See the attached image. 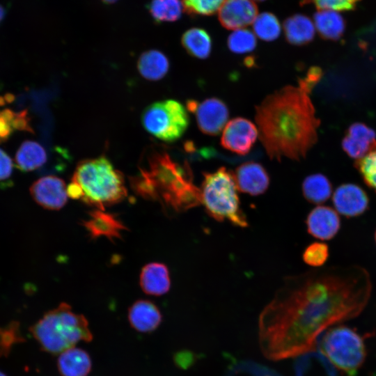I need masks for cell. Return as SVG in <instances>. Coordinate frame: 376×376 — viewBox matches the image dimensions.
I'll return each instance as SVG.
<instances>
[{
    "mask_svg": "<svg viewBox=\"0 0 376 376\" xmlns=\"http://www.w3.org/2000/svg\"><path fill=\"white\" fill-rule=\"evenodd\" d=\"M283 30L288 42L294 45H303L313 40L316 29L309 17L296 14L284 22Z\"/></svg>",
    "mask_w": 376,
    "mask_h": 376,
    "instance_id": "7402d4cb",
    "label": "cell"
},
{
    "mask_svg": "<svg viewBox=\"0 0 376 376\" xmlns=\"http://www.w3.org/2000/svg\"><path fill=\"white\" fill-rule=\"evenodd\" d=\"M181 42L187 52L200 59L208 58L212 51V39L209 33L201 28H191L186 31Z\"/></svg>",
    "mask_w": 376,
    "mask_h": 376,
    "instance_id": "484cf974",
    "label": "cell"
},
{
    "mask_svg": "<svg viewBox=\"0 0 376 376\" xmlns=\"http://www.w3.org/2000/svg\"><path fill=\"white\" fill-rule=\"evenodd\" d=\"M259 138L270 159L304 158L318 139L320 120L309 93L286 86L267 96L256 107Z\"/></svg>",
    "mask_w": 376,
    "mask_h": 376,
    "instance_id": "7a4b0ae2",
    "label": "cell"
},
{
    "mask_svg": "<svg viewBox=\"0 0 376 376\" xmlns=\"http://www.w3.org/2000/svg\"><path fill=\"white\" fill-rule=\"evenodd\" d=\"M252 25L256 36L267 42L276 40L281 31L279 19L270 13L258 14Z\"/></svg>",
    "mask_w": 376,
    "mask_h": 376,
    "instance_id": "83f0119b",
    "label": "cell"
},
{
    "mask_svg": "<svg viewBox=\"0 0 376 376\" xmlns=\"http://www.w3.org/2000/svg\"><path fill=\"white\" fill-rule=\"evenodd\" d=\"M320 352L345 376H356L366 357L364 337L344 325L329 329Z\"/></svg>",
    "mask_w": 376,
    "mask_h": 376,
    "instance_id": "52a82bcc",
    "label": "cell"
},
{
    "mask_svg": "<svg viewBox=\"0 0 376 376\" xmlns=\"http://www.w3.org/2000/svg\"><path fill=\"white\" fill-rule=\"evenodd\" d=\"M374 238H375V244H376V230H375V232Z\"/></svg>",
    "mask_w": 376,
    "mask_h": 376,
    "instance_id": "60d3db41",
    "label": "cell"
},
{
    "mask_svg": "<svg viewBox=\"0 0 376 376\" xmlns=\"http://www.w3.org/2000/svg\"><path fill=\"white\" fill-rule=\"evenodd\" d=\"M5 15V10L3 7L0 5V22L3 19Z\"/></svg>",
    "mask_w": 376,
    "mask_h": 376,
    "instance_id": "f35d334b",
    "label": "cell"
},
{
    "mask_svg": "<svg viewBox=\"0 0 376 376\" xmlns=\"http://www.w3.org/2000/svg\"><path fill=\"white\" fill-rule=\"evenodd\" d=\"M13 162L9 155L0 148V182L7 181L12 175Z\"/></svg>",
    "mask_w": 376,
    "mask_h": 376,
    "instance_id": "8d00e7d4",
    "label": "cell"
},
{
    "mask_svg": "<svg viewBox=\"0 0 376 376\" xmlns=\"http://www.w3.org/2000/svg\"><path fill=\"white\" fill-rule=\"evenodd\" d=\"M17 331L18 324L15 322L6 328H0V352L7 354L13 343L19 340Z\"/></svg>",
    "mask_w": 376,
    "mask_h": 376,
    "instance_id": "836d02e7",
    "label": "cell"
},
{
    "mask_svg": "<svg viewBox=\"0 0 376 376\" xmlns=\"http://www.w3.org/2000/svg\"><path fill=\"white\" fill-rule=\"evenodd\" d=\"M141 122L151 135L169 143L184 134L189 124V117L187 109L180 102L165 100L148 105L142 113Z\"/></svg>",
    "mask_w": 376,
    "mask_h": 376,
    "instance_id": "ba28073f",
    "label": "cell"
},
{
    "mask_svg": "<svg viewBox=\"0 0 376 376\" xmlns=\"http://www.w3.org/2000/svg\"><path fill=\"white\" fill-rule=\"evenodd\" d=\"M200 190L201 204L210 217L220 222L227 221L237 227L248 226L231 171L222 166L214 172L203 173Z\"/></svg>",
    "mask_w": 376,
    "mask_h": 376,
    "instance_id": "8992f818",
    "label": "cell"
},
{
    "mask_svg": "<svg viewBox=\"0 0 376 376\" xmlns=\"http://www.w3.org/2000/svg\"><path fill=\"white\" fill-rule=\"evenodd\" d=\"M360 0H303V3H312L320 10L345 11L353 10Z\"/></svg>",
    "mask_w": 376,
    "mask_h": 376,
    "instance_id": "d6a6232c",
    "label": "cell"
},
{
    "mask_svg": "<svg viewBox=\"0 0 376 376\" xmlns=\"http://www.w3.org/2000/svg\"><path fill=\"white\" fill-rule=\"evenodd\" d=\"M258 130L251 120L237 117L228 121L224 128L221 145L225 149L244 155L249 152L258 136Z\"/></svg>",
    "mask_w": 376,
    "mask_h": 376,
    "instance_id": "30bf717a",
    "label": "cell"
},
{
    "mask_svg": "<svg viewBox=\"0 0 376 376\" xmlns=\"http://www.w3.org/2000/svg\"><path fill=\"white\" fill-rule=\"evenodd\" d=\"M149 10L153 19L161 22L178 20L185 10L182 0H152Z\"/></svg>",
    "mask_w": 376,
    "mask_h": 376,
    "instance_id": "4316f807",
    "label": "cell"
},
{
    "mask_svg": "<svg viewBox=\"0 0 376 376\" xmlns=\"http://www.w3.org/2000/svg\"><path fill=\"white\" fill-rule=\"evenodd\" d=\"M256 37L253 32L245 28L234 30L228 36L227 45L235 54H246L256 47Z\"/></svg>",
    "mask_w": 376,
    "mask_h": 376,
    "instance_id": "f1b7e54d",
    "label": "cell"
},
{
    "mask_svg": "<svg viewBox=\"0 0 376 376\" xmlns=\"http://www.w3.org/2000/svg\"><path fill=\"white\" fill-rule=\"evenodd\" d=\"M187 109L194 113L198 129L205 134L218 135L226 126L229 111L225 102L217 97L202 102L189 100Z\"/></svg>",
    "mask_w": 376,
    "mask_h": 376,
    "instance_id": "9c48e42d",
    "label": "cell"
},
{
    "mask_svg": "<svg viewBox=\"0 0 376 376\" xmlns=\"http://www.w3.org/2000/svg\"><path fill=\"white\" fill-rule=\"evenodd\" d=\"M225 0H182L184 10L193 15H210L218 12Z\"/></svg>",
    "mask_w": 376,
    "mask_h": 376,
    "instance_id": "1f68e13d",
    "label": "cell"
},
{
    "mask_svg": "<svg viewBox=\"0 0 376 376\" xmlns=\"http://www.w3.org/2000/svg\"><path fill=\"white\" fill-rule=\"evenodd\" d=\"M332 202L336 212L347 218L358 217L369 207L366 192L352 183L338 186L333 194Z\"/></svg>",
    "mask_w": 376,
    "mask_h": 376,
    "instance_id": "7c38bea8",
    "label": "cell"
},
{
    "mask_svg": "<svg viewBox=\"0 0 376 376\" xmlns=\"http://www.w3.org/2000/svg\"><path fill=\"white\" fill-rule=\"evenodd\" d=\"M57 365L62 376H86L92 367L89 354L85 350L75 347L60 354Z\"/></svg>",
    "mask_w": 376,
    "mask_h": 376,
    "instance_id": "ffe728a7",
    "label": "cell"
},
{
    "mask_svg": "<svg viewBox=\"0 0 376 376\" xmlns=\"http://www.w3.org/2000/svg\"><path fill=\"white\" fill-rule=\"evenodd\" d=\"M0 376H6V375H4L2 372L0 371Z\"/></svg>",
    "mask_w": 376,
    "mask_h": 376,
    "instance_id": "b9f144b4",
    "label": "cell"
},
{
    "mask_svg": "<svg viewBox=\"0 0 376 376\" xmlns=\"http://www.w3.org/2000/svg\"><path fill=\"white\" fill-rule=\"evenodd\" d=\"M313 23L320 36L327 40H338L345 31V20L336 10H319L313 16Z\"/></svg>",
    "mask_w": 376,
    "mask_h": 376,
    "instance_id": "cb8c5ba5",
    "label": "cell"
},
{
    "mask_svg": "<svg viewBox=\"0 0 376 376\" xmlns=\"http://www.w3.org/2000/svg\"><path fill=\"white\" fill-rule=\"evenodd\" d=\"M342 146L350 157L360 159L376 148V133L364 123H353L343 139Z\"/></svg>",
    "mask_w": 376,
    "mask_h": 376,
    "instance_id": "e0dca14e",
    "label": "cell"
},
{
    "mask_svg": "<svg viewBox=\"0 0 376 376\" xmlns=\"http://www.w3.org/2000/svg\"><path fill=\"white\" fill-rule=\"evenodd\" d=\"M238 191L251 196L264 194L270 179L265 167L260 163L247 162L239 165L233 173Z\"/></svg>",
    "mask_w": 376,
    "mask_h": 376,
    "instance_id": "4fadbf2b",
    "label": "cell"
},
{
    "mask_svg": "<svg viewBox=\"0 0 376 376\" xmlns=\"http://www.w3.org/2000/svg\"><path fill=\"white\" fill-rule=\"evenodd\" d=\"M103 2L107 3H112L116 2L117 0H102Z\"/></svg>",
    "mask_w": 376,
    "mask_h": 376,
    "instance_id": "ab89813d",
    "label": "cell"
},
{
    "mask_svg": "<svg viewBox=\"0 0 376 376\" xmlns=\"http://www.w3.org/2000/svg\"><path fill=\"white\" fill-rule=\"evenodd\" d=\"M304 198L313 204L327 201L332 194V185L327 176L314 173L305 178L301 185Z\"/></svg>",
    "mask_w": 376,
    "mask_h": 376,
    "instance_id": "d4e9b609",
    "label": "cell"
},
{
    "mask_svg": "<svg viewBox=\"0 0 376 376\" xmlns=\"http://www.w3.org/2000/svg\"><path fill=\"white\" fill-rule=\"evenodd\" d=\"M366 185L376 193V148L356 162Z\"/></svg>",
    "mask_w": 376,
    "mask_h": 376,
    "instance_id": "f546056e",
    "label": "cell"
},
{
    "mask_svg": "<svg viewBox=\"0 0 376 376\" xmlns=\"http://www.w3.org/2000/svg\"><path fill=\"white\" fill-rule=\"evenodd\" d=\"M15 114L10 109L0 110V143L6 142L13 132L12 122Z\"/></svg>",
    "mask_w": 376,
    "mask_h": 376,
    "instance_id": "e575fe53",
    "label": "cell"
},
{
    "mask_svg": "<svg viewBox=\"0 0 376 376\" xmlns=\"http://www.w3.org/2000/svg\"><path fill=\"white\" fill-rule=\"evenodd\" d=\"M67 193L68 197L101 210L127 196L123 174L104 155L77 164Z\"/></svg>",
    "mask_w": 376,
    "mask_h": 376,
    "instance_id": "277c9868",
    "label": "cell"
},
{
    "mask_svg": "<svg viewBox=\"0 0 376 376\" xmlns=\"http://www.w3.org/2000/svg\"><path fill=\"white\" fill-rule=\"evenodd\" d=\"M372 288L368 272L359 265L318 269L287 278L259 317L263 354L279 361L314 350L324 330L363 311Z\"/></svg>",
    "mask_w": 376,
    "mask_h": 376,
    "instance_id": "6da1fadb",
    "label": "cell"
},
{
    "mask_svg": "<svg viewBox=\"0 0 376 376\" xmlns=\"http://www.w3.org/2000/svg\"><path fill=\"white\" fill-rule=\"evenodd\" d=\"M257 15V6L252 0H225L218 10L221 25L233 30L251 24Z\"/></svg>",
    "mask_w": 376,
    "mask_h": 376,
    "instance_id": "5bb4252c",
    "label": "cell"
},
{
    "mask_svg": "<svg viewBox=\"0 0 376 376\" xmlns=\"http://www.w3.org/2000/svg\"><path fill=\"white\" fill-rule=\"evenodd\" d=\"M30 194L36 203L45 209L58 210L67 203V186L60 178L46 175L36 180L30 187Z\"/></svg>",
    "mask_w": 376,
    "mask_h": 376,
    "instance_id": "8fae6325",
    "label": "cell"
},
{
    "mask_svg": "<svg viewBox=\"0 0 376 376\" xmlns=\"http://www.w3.org/2000/svg\"><path fill=\"white\" fill-rule=\"evenodd\" d=\"M329 257V246L323 242H313L309 244L303 253L304 263L313 267L323 265Z\"/></svg>",
    "mask_w": 376,
    "mask_h": 376,
    "instance_id": "4dcf8cb0",
    "label": "cell"
},
{
    "mask_svg": "<svg viewBox=\"0 0 376 376\" xmlns=\"http://www.w3.org/2000/svg\"><path fill=\"white\" fill-rule=\"evenodd\" d=\"M175 359L178 365H180L181 367L187 368L188 365L192 361L193 355L187 352H180L176 355Z\"/></svg>",
    "mask_w": 376,
    "mask_h": 376,
    "instance_id": "74e56055",
    "label": "cell"
},
{
    "mask_svg": "<svg viewBox=\"0 0 376 376\" xmlns=\"http://www.w3.org/2000/svg\"><path fill=\"white\" fill-rule=\"evenodd\" d=\"M306 225L311 236L322 240H329L339 231L340 219L338 213L333 208L318 205L308 213Z\"/></svg>",
    "mask_w": 376,
    "mask_h": 376,
    "instance_id": "9a60e30c",
    "label": "cell"
},
{
    "mask_svg": "<svg viewBox=\"0 0 376 376\" xmlns=\"http://www.w3.org/2000/svg\"><path fill=\"white\" fill-rule=\"evenodd\" d=\"M12 126L14 130L33 132L31 125V118L26 109L19 112H15L12 122Z\"/></svg>",
    "mask_w": 376,
    "mask_h": 376,
    "instance_id": "d590c367",
    "label": "cell"
},
{
    "mask_svg": "<svg viewBox=\"0 0 376 376\" xmlns=\"http://www.w3.org/2000/svg\"><path fill=\"white\" fill-rule=\"evenodd\" d=\"M47 159L45 148L38 142L24 141L15 156V164L22 172H30L43 166Z\"/></svg>",
    "mask_w": 376,
    "mask_h": 376,
    "instance_id": "603a6c76",
    "label": "cell"
},
{
    "mask_svg": "<svg viewBox=\"0 0 376 376\" xmlns=\"http://www.w3.org/2000/svg\"><path fill=\"white\" fill-rule=\"evenodd\" d=\"M136 176L130 178L134 191L141 197L157 201L164 207L181 212L201 204V190L194 183L191 169L166 153H156Z\"/></svg>",
    "mask_w": 376,
    "mask_h": 376,
    "instance_id": "3957f363",
    "label": "cell"
},
{
    "mask_svg": "<svg viewBox=\"0 0 376 376\" xmlns=\"http://www.w3.org/2000/svg\"><path fill=\"white\" fill-rule=\"evenodd\" d=\"M30 331L42 350L54 354L93 339L86 318L66 303L44 314Z\"/></svg>",
    "mask_w": 376,
    "mask_h": 376,
    "instance_id": "5b68a950",
    "label": "cell"
},
{
    "mask_svg": "<svg viewBox=\"0 0 376 376\" xmlns=\"http://www.w3.org/2000/svg\"><path fill=\"white\" fill-rule=\"evenodd\" d=\"M139 283L147 295L160 296L169 292L171 279L168 267L160 263H150L141 269Z\"/></svg>",
    "mask_w": 376,
    "mask_h": 376,
    "instance_id": "d6986e66",
    "label": "cell"
},
{
    "mask_svg": "<svg viewBox=\"0 0 376 376\" xmlns=\"http://www.w3.org/2000/svg\"><path fill=\"white\" fill-rule=\"evenodd\" d=\"M252 1H264V0H252Z\"/></svg>",
    "mask_w": 376,
    "mask_h": 376,
    "instance_id": "7bdbcfd3",
    "label": "cell"
},
{
    "mask_svg": "<svg viewBox=\"0 0 376 376\" xmlns=\"http://www.w3.org/2000/svg\"><path fill=\"white\" fill-rule=\"evenodd\" d=\"M128 320L132 327L137 331L148 333L155 331L159 326L162 316L153 302L139 299L130 307Z\"/></svg>",
    "mask_w": 376,
    "mask_h": 376,
    "instance_id": "ac0fdd59",
    "label": "cell"
},
{
    "mask_svg": "<svg viewBox=\"0 0 376 376\" xmlns=\"http://www.w3.org/2000/svg\"><path fill=\"white\" fill-rule=\"evenodd\" d=\"M81 225L92 239L104 237L111 241L120 239L122 232L126 230L125 225L114 214L98 209L90 211L88 218L82 220Z\"/></svg>",
    "mask_w": 376,
    "mask_h": 376,
    "instance_id": "2e32d148",
    "label": "cell"
},
{
    "mask_svg": "<svg viewBox=\"0 0 376 376\" xmlns=\"http://www.w3.org/2000/svg\"><path fill=\"white\" fill-rule=\"evenodd\" d=\"M169 61L166 56L157 49L142 53L137 61L139 74L149 81H158L168 73Z\"/></svg>",
    "mask_w": 376,
    "mask_h": 376,
    "instance_id": "44dd1931",
    "label": "cell"
}]
</instances>
